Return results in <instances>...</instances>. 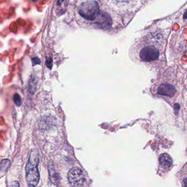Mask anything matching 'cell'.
<instances>
[{
	"instance_id": "cell-1",
	"label": "cell",
	"mask_w": 187,
	"mask_h": 187,
	"mask_svg": "<svg viewBox=\"0 0 187 187\" xmlns=\"http://www.w3.org/2000/svg\"><path fill=\"white\" fill-rule=\"evenodd\" d=\"M38 164L39 154L37 149H33L30 152L29 161L25 168L26 181L29 187H35L40 181Z\"/></svg>"
},
{
	"instance_id": "cell-2",
	"label": "cell",
	"mask_w": 187,
	"mask_h": 187,
	"mask_svg": "<svg viewBox=\"0 0 187 187\" xmlns=\"http://www.w3.org/2000/svg\"><path fill=\"white\" fill-rule=\"evenodd\" d=\"M78 12L86 20L94 21L100 15V9L95 1H88L79 6Z\"/></svg>"
},
{
	"instance_id": "cell-3",
	"label": "cell",
	"mask_w": 187,
	"mask_h": 187,
	"mask_svg": "<svg viewBox=\"0 0 187 187\" xmlns=\"http://www.w3.org/2000/svg\"><path fill=\"white\" fill-rule=\"evenodd\" d=\"M138 57L140 60L145 63H151L159 59V50L153 46H146L140 50Z\"/></svg>"
},
{
	"instance_id": "cell-4",
	"label": "cell",
	"mask_w": 187,
	"mask_h": 187,
	"mask_svg": "<svg viewBox=\"0 0 187 187\" xmlns=\"http://www.w3.org/2000/svg\"><path fill=\"white\" fill-rule=\"evenodd\" d=\"M68 181L72 187H82L86 181L82 170L77 167L72 168L68 173Z\"/></svg>"
},
{
	"instance_id": "cell-5",
	"label": "cell",
	"mask_w": 187,
	"mask_h": 187,
	"mask_svg": "<svg viewBox=\"0 0 187 187\" xmlns=\"http://www.w3.org/2000/svg\"><path fill=\"white\" fill-rule=\"evenodd\" d=\"M159 168L163 173H166L171 170L173 161L171 157L166 153H164L160 155Z\"/></svg>"
},
{
	"instance_id": "cell-6",
	"label": "cell",
	"mask_w": 187,
	"mask_h": 187,
	"mask_svg": "<svg viewBox=\"0 0 187 187\" xmlns=\"http://www.w3.org/2000/svg\"><path fill=\"white\" fill-rule=\"evenodd\" d=\"M157 93L163 96L172 97L176 93V89L173 85L168 83H163L157 88Z\"/></svg>"
},
{
	"instance_id": "cell-7",
	"label": "cell",
	"mask_w": 187,
	"mask_h": 187,
	"mask_svg": "<svg viewBox=\"0 0 187 187\" xmlns=\"http://www.w3.org/2000/svg\"><path fill=\"white\" fill-rule=\"evenodd\" d=\"M179 180L182 187H187V164L179 172Z\"/></svg>"
},
{
	"instance_id": "cell-8",
	"label": "cell",
	"mask_w": 187,
	"mask_h": 187,
	"mask_svg": "<svg viewBox=\"0 0 187 187\" xmlns=\"http://www.w3.org/2000/svg\"><path fill=\"white\" fill-rule=\"evenodd\" d=\"M98 22L101 25L106 27H110L112 24V20H111L110 17L108 16L107 14L105 13L100 14V17Z\"/></svg>"
},
{
	"instance_id": "cell-9",
	"label": "cell",
	"mask_w": 187,
	"mask_h": 187,
	"mask_svg": "<svg viewBox=\"0 0 187 187\" xmlns=\"http://www.w3.org/2000/svg\"><path fill=\"white\" fill-rule=\"evenodd\" d=\"M48 169H49L50 180L54 184H56V183L58 182V174H56L53 165H49Z\"/></svg>"
},
{
	"instance_id": "cell-10",
	"label": "cell",
	"mask_w": 187,
	"mask_h": 187,
	"mask_svg": "<svg viewBox=\"0 0 187 187\" xmlns=\"http://www.w3.org/2000/svg\"><path fill=\"white\" fill-rule=\"evenodd\" d=\"M36 79L35 78L33 77H31L30 81H29V92L30 93V94L33 95L35 92L36 91Z\"/></svg>"
},
{
	"instance_id": "cell-11",
	"label": "cell",
	"mask_w": 187,
	"mask_h": 187,
	"mask_svg": "<svg viewBox=\"0 0 187 187\" xmlns=\"http://www.w3.org/2000/svg\"><path fill=\"white\" fill-rule=\"evenodd\" d=\"M10 164V160L7 159H3L0 163V171L5 172L8 169L9 165Z\"/></svg>"
},
{
	"instance_id": "cell-12",
	"label": "cell",
	"mask_w": 187,
	"mask_h": 187,
	"mask_svg": "<svg viewBox=\"0 0 187 187\" xmlns=\"http://www.w3.org/2000/svg\"><path fill=\"white\" fill-rule=\"evenodd\" d=\"M13 100L14 101V104L18 107H20L22 104V101L21 97L18 94H15L13 97Z\"/></svg>"
},
{
	"instance_id": "cell-13",
	"label": "cell",
	"mask_w": 187,
	"mask_h": 187,
	"mask_svg": "<svg viewBox=\"0 0 187 187\" xmlns=\"http://www.w3.org/2000/svg\"><path fill=\"white\" fill-rule=\"evenodd\" d=\"M31 61H32V65L33 66H35L36 65H38V64H40V63H41V60L37 57L32 58V59H31Z\"/></svg>"
},
{
	"instance_id": "cell-14",
	"label": "cell",
	"mask_w": 187,
	"mask_h": 187,
	"mask_svg": "<svg viewBox=\"0 0 187 187\" xmlns=\"http://www.w3.org/2000/svg\"><path fill=\"white\" fill-rule=\"evenodd\" d=\"M180 109V105L178 104H175L174 105V113L175 114H178V112Z\"/></svg>"
},
{
	"instance_id": "cell-15",
	"label": "cell",
	"mask_w": 187,
	"mask_h": 187,
	"mask_svg": "<svg viewBox=\"0 0 187 187\" xmlns=\"http://www.w3.org/2000/svg\"><path fill=\"white\" fill-rule=\"evenodd\" d=\"M50 64L51 65V58L47 59V61H46V65L48 68H50L51 67L50 66Z\"/></svg>"
},
{
	"instance_id": "cell-16",
	"label": "cell",
	"mask_w": 187,
	"mask_h": 187,
	"mask_svg": "<svg viewBox=\"0 0 187 187\" xmlns=\"http://www.w3.org/2000/svg\"><path fill=\"white\" fill-rule=\"evenodd\" d=\"M10 187H19V183L18 181H14L11 184Z\"/></svg>"
},
{
	"instance_id": "cell-17",
	"label": "cell",
	"mask_w": 187,
	"mask_h": 187,
	"mask_svg": "<svg viewBox=\"0 0 187 187\" xmlns=\"http://www.w3.org/2000/svg\"><path fill=\"white\" fill-rule=\"evenodd\" d=\"M117 1H118L119 2H120V3H122V2H127L129 1V0H116Z\"/></svg>"
},
{
	"instance_id": "cell-18",
	"label": "cell",
	"mask_w": 187,
	"mask_h": 187,
	"mask_svg": "<svg viewBox=\"0 0 187 187\" xmlns=\"http://www.w3.org/2000/svg\"><path fill=\"white\" fill-rule=\"evenodd\" d=\"M183 18L185 19H187V10H186V12H185L184 15H183Z\"/></svg>"
},
{
	"instance_id": "cell-19",
	"label": "cell",
	"mask_w": 187,
	"mask_h": 187,
	"mask_svg": "<svg viewBox=\"0 0 187 187\" xmlns=\"http://www.w3.org/2000/svg\"><path fill=\"white\" fill-rule=\"evenodd\" d=\"M63 1H64V0H58V1H59V2L60 4V3H61Z\"/></svg>"
}]
</instances>
